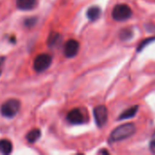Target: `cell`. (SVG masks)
Here are the masks:
<instances>
[{
	"label": "cell",
	"instance_id": "1",
	"mask_svg": "<svg viewBox=\"0 0 155 155\" xmlns=\"http://www.w3.org/2000/svg\"><path fill=\"white\" fill-rule=\"evenodd\" d=\"M136 132V126L132 124V123H128V124H122L118 127H116L110 134L109 138H108V142L109 143H116V142H120L125 139L130 138L131 136H133Z\"/></svg>",
	"mask_w": 155,
	"mask_h": 155
},
{
	"label": "cell",
	"instance_id": "2",
	"mask_svg": "<svg viewBox=\"0 0 155 155\" xmlns=\"http://www.w3.org/2000/svg\"><path fill=\"white\" fill-rule=\"evenodd\" d=\"M21 107V103L16 99H9L5 102L0 109V112L4 117L13 118L19 112Z\"/></svg>",
	"mask_w": 155,
	"mask_h": 155
},
{
	"label": "cell",
	"instance_id": "3",
	"mask_svg": "<svg viewBox=\"0 0 155 155\" xmlns=\"http://www.w3.org/2000/svg\"><path fill=\"white\" fill-rule=\"evenodd\" d=\"M133 15V11L128 5L119 4L116 5L112 11V17L116 21H125Z\"/></svg>",
	"mask_w": 155,
	"mask_h": 155
},
{
	"label": "cell",
	"instance_id": "4",
	"mask_svg": "<svg viewBox=\"0 0 155 155\" xmlns=\"http://www.w3.org/2000/svg\"><path fill=\"white\" fill-rule=\"evenodd\" d=\"M52 63V56L48 54H41L37 55L34 61V68L36 72L41 73L45 71Z\"/></svg>",
	"mask_w": 155,
	"mask_h": 155
},
{
	"label": "cell",
	"instance_id": "5",
	"mask_svg": "<svg viewBox=\"0 0 155 155\" xmlns=\"http://www.w3.org/2000/svg\"><path fill=\"white\" fill-rule=\"evenodd\" d=\"M95 124L99 128L104 126L108 120V110L104 105H98L94 109Z\"/></svg>",
	"mask_w": 155,
	"mask_h": 155
},
{
	"label": "cell",
	"instance_id": "6",
	"mask_svg": "<svg viewBox=\"0 0 155 155\" xmlns=\"http://www.w3.org/2000/svg\"><path fill=\"white\" fill-rule=\"evenodd\" d=\"M66 120L68 123H70L71 124H82L84 123V114L82 113V111L80 109H73L71 110L67 115H66Z\"/></svg>",
	"mask_w": 155,
	"mask_h": 155
},
{
	"label": "cell",
	"instance_id": "7",
	"mask_svg": "<svg viewBox=\"0 0 155 155\" xmlns=\"http://www.w3.org/2000/svg\"><path fill=\"white\" fill-rule=\"evenodd\" d=\"M80 48V45L78 43V41L74 40V39H70L66 42L65 46H64V54L66 57L68 58H72L74 57Z\"/></svg>",
	"mask_w": 155,
	"mask_h": 155
},
{
	"label": "cell",
	"instance_id": "8",
	"mask_svg": "<svg viewBox=\"0 0 155 155\" xmlns=\"http://www.w3.org/2000/svg\"><path fill=\"white\" fill-rule=\"evenodd\" d=\"M37 0H16V6L20 10L27 11L33 9L36 5Z\"/></svg>",
	"mask_w": 155,
	"mask_h": 155
},
{
	"label": "cell",
	"instance_id": "9",
	"mask_svg": "<svg viewBox=\"0 0 155 155\" xmlns=\"http://www.w3.org/2000/svg\"><path fill=\"white\" fill-rule=\"evenodd\" d=\"M138 109H139V106L138 105H134V106H133V107L124 111L123 114L118 117V120H126V119H130V118L134 117L135 114L138 112Z\"/></svg>",
	"mask_w": 155,
	"mask_h": 155
},
{
	"label": "cell",
	"instance_id": "10",
	"mask_svg": "<svg viewBox=\"0 0 155 155\" xmlns=\"http://www.w3.org/2000/svg\"><path fill=\"white\" fill-rule=\"evenodd\" d=\"M102 14L101 8L98 6H92L87 10L86 15L90 21H96Z\"/></svg>",
	"mask_w": 155,
	"mask_h": 155
},
{
	"label": "cell",
	"instance_id": "11",
	"mask_svg": "<svg viewBox=\"0 0 155 155\" xmlns=\"http://www.w3.org/2000/svg\"><path fill=\"white\" fill-rule=\"evenodd\" d=\"M13 144L9 140L3 139L0 140V153L3 154H9L12 153Z\"/></svg>",
	"mask_w": 155,
	"mask_h": 155
},
{
	"label": "cell",
	"instance_id": "12",
	"mask_svg": "<svg viewBox=\"0 0 155 155\" xmlns=\"http://www.w3.org/2000/svg\"><path fill=\"white\" fill-rule=\"evenodd\" d=\"M41 136V131L39 129H33L26 134V140L30 143H35Z\"/></svg>",
	"mask_w": 155,
	"mask_h": 155
},
{
	"label": "cell",
	"instance_id": "13",
	"mask_svg": "<svg viewBox=\"0 0 155 155\" xmlns=\"http://www.w3.org/2000/svg\"><path fill=\"white\" fill-rule=\"evenodd\" d=\"M59 38H60L59 34H57V33H52V34H50V36L48 38V45H49V46L50 47H53L55 44H57L58 41L60 40Z\"/></svg>",
	"mask_w": 155,
	"mask_h": 155
},
{
	"label": "cell",
	"instance_id": "14",
	"mask_svg": "<svg viewBox=\"0 0 155 155\" xmlns=\"http://www.w3.org/2000/svg\"><path fill=\"white\" fill-rule=\"evenodd\" d=\"M120 38L123 40V41H125V40H129L133 37V32L129 29H123L121 32H120V35H119Z\"/></svg>",
	"mask_w": 155,
	"mask_h": 155
},
{
	"label": "cell",
	"instance_id": "15",
	"mask_svg": "<svg viewBox=\"0 0 155 155\" xmlns=\"http://www.w3.org/2000/svg\"><path fill=\"white\" fill-rule=\"evenodd\" d=\"M155 41V37H150V38H146L145 40H143V42H141L140 44H139V45H138V48H137V51L138 52H140V51H142L145 46H147L149 44H151L152 42H153Z\"/></svg>",
	"mask_w": 155,
	"mask_h": 155
},
{
	"label": "cell",
	"instance_id": "16",
	"mask_svg": "<svg viewBox=\"0 0 155 155\" xmlns=\"http://www.w3.org/2000/svg\"><path fill=\"white\" fill-rule=\"evenodd\" d=\"M150 150L152 153H155V131L152 136V139H151V143H150Z\"/></svg>",
	"mask_w": 155,
	"mask_h": 155
},
{
	"label": "cell",
	"instance_id": "17",
	"mask_svg": "<svg viewBox=\"0 0 155 155\" xmlns=\"http://www.w3.org/2000/svg\"><path fill=\"white\" fill-rule=\"evenodd\" d=\"M35 23H36V19H35V18H29V19L25 20V25L26 26L31 27V26L35 25Z\"/></svg>",
	"mask_w": 155,
	"mask_h": 155
},
{
	"label": "cell",
	"instance_id": "18",
	"mask_svg": "<svg viewBox=\"0 0 155 155\" xmlns=\"http://www.w3.org/2000/svg\"><path fill=\"white\" fill-rule=\"evenodd\" d=\"M3 64H4V58H1V59H0V75H1V73H2Z\"/></svg>",
	"mask_w": 155,
	"mask_h": 155
},
{
	"label": "cell",
	"instance_id": "19",
	"mask_svg": "<svg viewBox=\"0 0 155 155\" xmlns=\"http://www.w3.org/2000/svg\"><path fill=\"white\" fill-rule=\"evenodd\" d=\"M98 153H105V154H109V152L104 149V150H101V151H99V152H98Z\"/></svg>",
	"mask_w": 155,
	"mask_h": 155
}]
</instances>
